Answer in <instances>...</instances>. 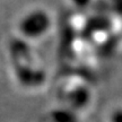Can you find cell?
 Returning a JSON list of instances; mask_svg holds the SVG:
<instances>
[{"label": "cell", "mask_w": 122, "mask_h": 122, "mask_svg": "<svg viewBox=\"0 0 122 122\" xmlns=\"http://www.w3.org/2000/svg\"><path fill=\"white\" fill-rule=\"evenodd\" d=\"M69 1L74 5L76 8H79V9L86 8V7H88L93 2V0H69Z\"/></svg>", "instance_id": "cell-3"}, {"label": "cell", "mask_w": 122, "mask_h": 122, "mask_svg": "<svg viewBox=\"0 0 122 122\" xmlns=\"http://www.w3.org/2000/svg\"><path fill=\"white\" fill-rule=\"evenodd\" d=\"M52 27V18L49 11L41 8L32 9L19 18L17 30L24 40H40L48 34Z\"/></svg>", "instance_id": "cell-1"}, {"label": "cell", "mask_w": 122, "mask_h": 122, "mask_svg": "<svg viewBox=\"0 0 122 122\" xmlns=\"http://www.w3.org/2000/svg\"><path fill=\"white\" fill-rule=\"evenodd\" d=\"M110 9L114 10L117 14L122 15V0H106Z\"/></svg>", "instance_id": "cell-2"}]
</instances>
